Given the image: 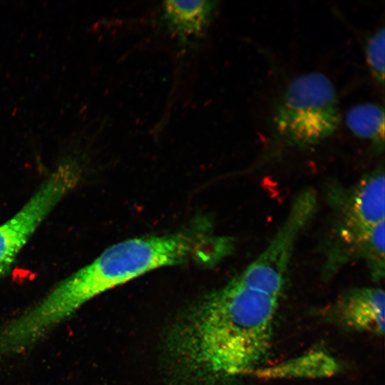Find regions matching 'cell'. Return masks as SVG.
Listing matches in <instances>:
<instances>
[{
	"mask_svg": "<svg viewBox=\"0 0 385 385\" xmlns=\"http://www.w3.org/2000/svg\"><path fill=\"white\" fill-rule=\"evenodd\" d=\"M279 297L236 277L192 304L163 341L168 385H224L257 369L271 347Z\"/></svg>",
	"mask_w": 385,
	"mask_h": 385,
	"instance_id": "obj_1",
	"label": "cell"
},
{
	"mask_svg": "<svg viewBox=\"0 0 385 385\" xmlns=\"http://www.w3.org/2000/svg\"><path fill=\"white\" fill-rule=\"evenodd\" d=\"M231 237L195 225L175 233L126 240L60 281L40 301L44 316L61 324L96 296L153 270L188 262L214 266L235 249Z\"/></svg>",
	"mask_w": 385,
	"mask_h": 385,
	"instance_id": "obj_2",
	"label": "cell"
},
{
	"mask_svg": "<svg viewBox=\"0 0 385 385\" xmlns=\"http://www.w3.org/2000/svg\"><path fill=\"white\" fill-rule=\"evenodd\" d=\"M340 121L335 87L317 71L304 73L289 83L277 101L272 118L277 137L299 148L322 143L334 133Z\"/></svg>",
	"mask_w": 385,
	"mask_h": 385,
	"instance_id": "obj_3",
	"label": "cell"
},
{
	"mask_svg": "<svg viewBox=\"0 0 385 385\" xmlns=\"http://www.w3.org/2000/svg\"><path fill=\"white\" fill-rule=\"evenodd\" d=\"M317 207V195L306 188L292 200L285 220L260 255L237 277L244 284L280 296L299 234Z\"/></svg>",
	"mask_w": 385,
	"mask_h": 385,
	"instance_id": "obj_4",
	"label": "cell"
},
{
	"mask_svg": "<svg viewBox=\"0 0 385 385\" xmlns=\"http://www.w3.org/2000/svg\"><path fill=\"white\" fill-rule=\"evenodd\" d=\"M80 175V168L75 162L60 165L22 207L0 225V277L52 210L76 187Z\"/></svg>",
	"mask_w": 385,
	"mask_h": 385,
	"instance_id": "obj_5",
	"label": "cell"
},
{
	"mask_svg": "<svg viewBox=\"0 0 385 385\" xmlns=\"http://www.w3.org/2000/svg\"><path fill=\"white\" fill-rule=\"evenodd\" d=\"M384 167L378 166L349 187L329 185L327 200L334 217L332 226L363 230L384 222Z\"/></svg>",
	"mask_w": 385,
	"mask_h": 385,
	"instance_id": "obj_6",
	"label": "cell"
},
{
	"mask_svg": "<svg viewBox=\"0 0 385 385\" xmlns=\"http://www.w3.org/2000/svg\"><path fill=\"white\" fill-rule=\"evenodd\" d=\"M384 222L366 230L331 226L323 245V276L329 278L349 263L362 260L374 280L382 279L385 273Z\"/></svg>",
	"mask_w": 385,
	"mask_h": 385,
	"instance_id": "obj_7",
	"label": "cell"
},
{
	"mask_svg": "<svg viewBox=\"0 0 385 385\" xmlns=\"http://www.w3.org/2000/svg\"><path fill=\"white\" fill-rule=\"evenodd\" d=\"M385 295L379 287H358L340 296L332 314L341 325L379 337L384 334Z\"/></svg>",
	"mask_w": 385,
	"mask_h": 385,
	"instance_id": "obj_8",
	"label": "cell"
},
{
	"mask_svg": "<svg viewBox=\"0 0 385 385\" xmlns=\"http://www.w3.org/2000/svg\"><path fill=\"white\" fill-rule=\"evenodd\" d=\"M215 1H165L160 17L163 26L180 43H188L206 32L217 9Z\"/></svg>",
	"mask_w": 385,
	"mask_h": 385,
	"instance_id": "obj_9",
	"label": "cell"
},
{
	"mask_svg": "<svg viewBox=\"0 0 385 385\" xmlns=\"http://www.w3.org/2000/svg\"><path fill=\"white\" fill-rule=\"evenodd\" d=\"M339 370V364L332 355L317 349L252 373L264 378L318 379L332 376Z\"/></svg>",
	"mask_w": 385,
	"mask_h": 385,
	"instance_id": "obj_10",
	"label": "cell"
},
{
	"mask_svg": "<svg viewBox=\"0 0 385 385\" xmlns=\"http://www.w3.org/2000/svg\"><path fill=\"white\" fill-rule=\"evenodd\" d=\"M345 122L356 136L370 141L381 152L384 148V110L375 103H362L350 108L345 114Z\"/></svg>",
	"mask_w": 385,
	"mask_h": 385,
	"instance_id": "obj_11",
	"label": "cell"
},
{
	"mask_svg": "<svg viewBox=\"0 0 385 385\" xmlns=\"http://www.w3.org/2000/svg\"><path fill=\"white\" fill-rule=\"evenodd\" d=\"M385 28L382 26L366 36L364 51L366 62L374 79L384 85Z\"/></svg>",
	"mask_w": 385,
	"mask_h": 385,
	"instance_id": "obj_12",
	"label": "cell"
}]
</instances>
